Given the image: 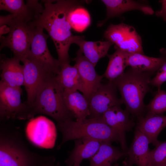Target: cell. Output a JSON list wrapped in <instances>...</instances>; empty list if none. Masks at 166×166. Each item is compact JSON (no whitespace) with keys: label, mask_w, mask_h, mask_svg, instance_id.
I'll list each match as a JSON object with an SVG mask.
<instances>
[{"label":"cell","mask_w":166,"mask_h":166,"mask_svg":"<svg viewBox=\"0 0 166 166\" xmlns=\"http://www.w3.org/2000/svg\"><path fill=\"white\" fill-rule=\"evenodd\" d=\"M87 1L47 0L43 1L42 12L28 24L41 27L45 30L52 40L58 55L59 66L69 64L71 61L69 51L71 45H77L85 39L83 36L75 35L69 21V13L73 8Z\"/></svg>","instance_id":"cell-1"},{"label":"cell","mask_w":166,"mask_h":166,"mask_svg":"<svg viewBox=\"0 0 166 166\" xmlns=\"http://www.w3.org/2000/svg\"><path fill=\"white\" fill-rule=\"evenodd\" d=\"M154 74L131 68L113 81L120 92L125 110L137 119L144 116L146 112L144 99L151 90L150 82Z\"/></svg>","instance_id":"cell-2"},{"label":"cell","mask_w":166,"mask_h":166,"mask_svg":"<svg viewBox=\"0 0 166 166\" xmlns=\"http://www.w3.org/2000/svg\"><path fill=\"white\" fill-rule=\"evenodd\" d=\"M55 75L50 74L43 82L31 108L33 117L38 114L45 115L59 124L75 118L65 105L64 89L56 81Z\"/></svg>","instance_id":"cell-3"},{"label":"cell","mask_w":166,"mask_h":166,"mask_svg":"<svg viewBox=\"0 0 166 166\" xmlns=\"http://www.w3.org/2000/svg\"><path fill=\"white\" fill-rule=\"evenodd\" d=\"M57 128L62 135L59 148L70 140L87 138L102 141L120 142L116 131L104 120L102 115L93 118H86L81 121H67L57 124Z\"/></svg>","instance_id":"cell-4"},{"label":"cell","mask_w":166,"mask_h":166,"mask_svg":"<svg viewBox=\"0 0 166 166\" xmlns=\"http://www.w3.org/2000/svg\"><path fill=\"white\" fill-rule=\"evenodd\" d=\"M21 88L10 86L0 81V116L1 119L26 120L33 118L31 107L21 100Z\"/></svg>","instance_id":"cell-5"},{"label":"cell","mask_w":166,"mask_h":166,"mask_svg":"<svg viewBox=\"0 0 166 166\" xmlns=\"http://www.w3.org/2000/svg\"><path fill=\"white\" fill-rule=\"evenodd\" d=\"M10 31L6 37H0V50L7 47L14 57L22 60L27 57L30 50L32 29L28 24L11 20L7 23Z\"/></svg>","instance_id":"cell-6"},{"label":"cell","mask_w":166,"mask_h":166,"mask_svg":"<svg viewBox=\"0 0 166 166\" xmlns=\"http://www.w3.org/2000/svg\"><path fill=\"white\" fill-rule=\"evenodd\" d=\"M29 25L31 28L32 36L30 50L27 58L48 72L56 75L60 67L57 59L53 57L48 49L47 39L49 35L44 33L42 28Z\"/></svg>","instance_id":"cell-7"},{"label":"cell","mask_w":166,"mask_h":166,"mask_svg":"<svg viewBox=\"0 0 166 166\" xmlns=\"http://www.w3.org/2000/svg\"><path fill=\"white\" fill-rule=\"evenodd\" d=\"M104 36L106 40L115 44V47L128 53L144 54L141 38L132 26L123 22L111 24Z\"/></svg>","instance_id":"cell-8"},{"label":"cell","mask_w":166,"mask_h":166,"mask_svg":"<svg viewBox=\"0 0 166 166\" xmlns=\"http://www.w3.org/2000/svg\"><path fill=\"white\" fill-rule=\"evenodd\" d=\"M40 162L20 143L1 135L0 166H37Z\"/></svg>","instance_id":"cell-9"},{"label":"cell","mask_w":166,"mask_h":166,"mask_svg":"<svg viewBox=\"0 0 166 166\" xmlns=\"http://www.w3.org/2000/svg\"><path fill=\"white\" fill-rule=\"evenodd\" d=\"M26 132L30 140L38 146L50 148L55 145L57 136L56 126L53 122L44 116L31 119Z\"/></svg>","instance_id":"cell-10"},{"label":"cell","mask_w":166,"mask_h":166,"mask_svg":"<svg viewBox=\"0 0 166 166\" xmlns=\"http://www.w3.org/2000/svg\"><path fill=\"white\" fill-rule=\"evenodd\" d=\"M117 88L113 82L101 83L89 100V118L100 117L109 109L123 103L117 94Z\"/></svg>","instance_id":"cell-11"},{"label":"cell","mask_w":166,"mask_h":166,"mask_svg":"<svg viewBox=\"0 0 166 166\" xmlns=\"http://www.w3.org/2000/svg\"><path fill=\"white\" fill-rule=\"evenodd\" d=\"M44 9L38 0H0V10H6L12 14V18L28 24L41 13Z\"/></svg>","instance_id":"cell-12"},{"label":"cell","mask_w":166,"mask_h":166,"mask_svg":"<svg viewBox=\"0 0 166 166\" xmlns=\"http://www.w3.org/2000/svg\"><path fill=\"white\" fill-rule=\"evenodd\" d=\"M129 113L123 110L121 106L113 107L106 111L102 115L104 121L118 134L120 139L121 148L123 152H127V147L126 133L131 131L135 125Z\"/></svg>","instance_id":"cell-13"},{"label":"cell","mask_w":166,"mask_h":166,"mask_svg":"<svg viewBox=\"0 0 166 166\" xmlns=\"http://www.w3.org/2000/svg\"><path fill=\"white\" fill-rule=\"evenodd\" d=\"M21 61L23 63V86L26 92L27 102L31 107L42 84L49 75L53 73L48 72L27 58L22 59Z\"/></svg>","instance_id":"cell-14"},{"label":"cell","mask_w":166,"mask_h":166,"mask_svg":"<svg viewBox=\"0 0 166 166\" xmlns=\"http://www.w3.org/2000/svg\"><path fill=\"white\" fill-rule=\"evenodd\" d=\"M76 54V57L73 60L75 62V65L84 84L85 93L83 95L89 101L101 85L103 76L97 73L95 67L85 58L79 49Z\"/></svg>","instance_id":"cell-15"},{"label":"cell","mask_w":166,"mask_h":166,"mask_svg":"<svg viewBox=\"0 0 166 166\" xmlns=\"http://www.w3.org/2000/svg\"><path fill=\"white\" fill-rule=\"evenodd\" d=\"M106 9V17L97 24L101 27L109 19L121 15L126 12L139 10L145 15H151L154 13L152 8L149 6L132 0H102Z\"/></svg>","instance_id":"cell-16"},{"label":"cell","mask_w":166,"mask_h":166,"mask_svg":"<svg viewBox=\"0 0 166 166\" xmlns=\"http://www.w3.org/2000/svg\"><path fill=\"white\" fill-rule=\"evenodd\" d=\"M20 61L14 56L9 58L1 54V81L12 87L21 88L23 85V67L20 64Z\"/></svg>","instance_id":"cell-17"},{"label":"cell","mask_w":166,"mask_h":166,"mask_svg":"<svg viewBox=\"0 0 166 166\" xmlns=\"http://www.w3.org/2000/svg\"><path fill=\"white\" fill-rule=\"evenodd\" d=\"M146 136L136 127L133 140L127 152V160L133 165L147 166L150 150Z\"/></svg>","instance_id":"cell-18"},{"label":"cell","mask_w":166,"mask_h":166,"mask_svg":"<svg viewBox=\"0 0 166 166\" xmlns=\"http://www.w3.org/2000/svg\"><path fill=\"white\" fill-rule=\"evenodd\" d=\"M102 141L83 138L75 140V145L65 160L66 166L80 164L82 160L90 159L97 152Z\"/></svg>","instance_id":"cell-19"},{"label":"cell","mask_w":166,"mask_h":166,"mask_svg":"<svg viewBox=\"0 0 166 166\" xmlns=\"http://www.w3.org/2000/svg\"><path fill=\"white\" fill-rule=\"evenodd\" d=\"M136 126L147 137L150 144L155 146L160 142L158 136L166 127V116L147 113L137 119Z\"/></svg>","instance_id":"cell-20"},{"label":"cell","mask_w":166,"mask_h":166,"mask_svg":"<svg viewBox=\"0 0 166 166\" xmlns=\"http://www.w3.org/2000/svg\"><path fill=\"white\" fill-rule=\"evenodd\" d=\"M160 57H154L140 53H129L127 66L139 72L155 73L166 63V49H162Z\"/></svg>","instance_id":"cell-21"},{"label":"cell","mask_w":166,"mask_h":166,"mask_svg":"<svg viewBox=\"0 0 166 166\" xmlns=\"http://www.w3.org/2000/svg\"><path fill=\"white\" fill-rule=\"evenodd\" d=\"M64 97L65 105L77 121H81L89 115V101L77 90H64Z\"/></svg>","instance_id":"cell-22"},{"label":"cell","mask_w":166,"mask_h":166,"mask_svg":"<svg viewBox=\"0 0 166 166\" xmlns=\"http://www.w3.org/2000/svg\"><path fill=\"white\" fill-rule=\"evenodd\" d=\"M55 78L64 90H79L84 94V84L75 65L68 64L61 67Z\"/></svg>","instance_id":"cell-23"},{"label":"cell","mask_w":166,"mask_h":166,"mask_svg":"<svg viewBox=\"0 0 166 166\" xmlns=\"http://www.w3.org/2000/svg\"><path fill=\"white\" fill-rule=\"evenodd\" d=\"M113 44L108 40L92 42L84 39L77 45L85 58L95 67L101 58L107 55L110 48Z\"/></svg>","instance_id":"cell-24"},{"label":"cell","mask_w":166,"mask_h":166,"mask_svg":"<svg viewBox=\"0 0 166 166\" xmlns=\"http://www.w3.org/2000/svg\"><path fill=\"white\" fill-rule=\"evenodd\" d=\"M127 155V152H121L111 142L102 141L97 152L89 159V166H105Z\"/></svg>","instance_id":"cell-25"},{"label":"cell","mask_w":166,"mask_h":166,"mask_svg":"<svg viewBox=\"0 0 166 166\" xmlns=\"http://www.w3.org/2000/svg\"><path fill=\"white\" fill-rule=\"evenodd\" d=\"M115 51L107 55L109 60L106 70L103 75L109 81L113 82L124 73L127 67V60L129 53L115 47Z\"/></svg>","instance_id":"cell-26"},{"label":"cell","mask_w":166,"mask_h":166,"mask_svg":"<svg viewBox=\"0 0 166 166\" xmlns=\"http://www.w3.org/2000/svg\"><path fill=\"white\" fill-rule=\"evenodd\" d=\"M81 6L75 7L70 10L68 18L72 28L77 31H82L89 25L90 18L89 14Z\"/></svg>","instance_id":"cell-27"},{"label":"cell","mask_w":166,"mask_h":166,"mask_svg":"<svg viewBox=\"0 0 166 166\" xmlns=\"http://www.w3.org/2000/svg\"><path fill=\"white\" fill-rule=\"evenodd\" d=\"M146 110L147 113L152 114H163L166 112V91L157 90L154 98L146 106Z\"/></svg>","instance_id":"cell-28"},{"label":"cell","mask_w":166,"mask_h":166,"mask_svg":"<svg viewBox=\"0 0 166 166\" xmlns=\"http://www.w3.org/2000/svg\"><path fill=\"white\" fill-rule=\"evenodd\" d=\"M166 164V141L161 142L149 152L147 166H163Z\"/></svg>","instance_id":"cell-29"},{"label":"cell","mask_w":166,"mask_h":166,"mask_svg":"<svg viewBox=\"0 0 166 166\" xmlns=\"http://www.w3.org/2000/svg\"><path fill=\"white\" fill-rule=\"evenodd\" d=\"M166 81V63L157 71L155 77L150 81V85L156 87L158 90L160 89L161 85Z\"/></svg>","instance_id":"cell-30"},{"label":"cell","mask_w":166,"mask_h":166,"mask_svg":"<svg viewBox=\"0 0 166 166\" xmlns=\"http://www.w3.org/2000/svg\"><path fill=\"white\" fill-rule=\"evenodd\" d=\"M159 2L161 4V8L156 11L155 14L157 16L161 17L166 22V0H160Z\"/></svg>","instance_id":"cell-31"},{"label":"cell","mask_w":166,"mask_h":166,"mask_svg":"<svg viewBox=\"0 0 166 166\" xmlns=\"http://www.w3.org/2000/svg\"><path fill=\"white\" fill-rule=\"evenodd\" d=\"M37 166H60L58 163H55V160L53 158L49 159L48 161L40 162Z\"/></svg>","instance_id":"cell-32"},{"label":"cell","mask_w":166,"mask_h":166,"mask_svg":"<svg viewBox=\"0 0 166 166\" xmlns=\"http://www.w3.org/2000/svg\"><path fill=\"white\" fill-rule=\"evenodd\" d=\"M10 31V28L6 25H4L0 26V37L2 36V35L9 33Z\"/></svg>","instance_id":"cell-33"},{"label":"cell","mask_w":166,"mask_h":166,"mask_svg":"<svg viewBox=\"0 0 166 166\" xmlns=\"http://www.w3.org/2000/svg\"><path fill=\"white\" fill-rule=\"evenodd\" d=\"M123 166H132L133 164L129 162L126 158L123 162Z\"/></svg>","instance_id":"cell-34"},{"label":"cell","mask_w":166,"mask_h":166,"mask_svg":"<svg viewBox=\"0 0 166 166\" xmlns=\"http://www.w3.org/2000/svg\"><path fill=\"white\" fill-rule=\"evenodd\" d=\"M105 166H112L111 164H107ZM113 166H119V165L118 164H116L115 165Z\"/></svg>","instance_id":"cell-35"},{"label":"cell","mask_w":166,"mask_h":166,"mask_svg":"<svg viewBox=\"0 0 166 166\" xmlns=\"http://www.w3.org/2000/svg\"><path fill=\"white\" fill-rule=\"evenodd\" d=\"M80 164H75L73 166H80Z\"/></svg>","instance_id":"cell-36"},{"label":"cell","mask_w":166,"mask_h":166,"mask_svg":"<svg viewBox=\"0 0 166 166\" xmlns=\"http://www.w3.org/2000/svg\"><path fill=\"white\" fill-rule=\"evenodd\" d=\"M163 166H166V164H165V165H163Z\"/></svg>","instance_id":"cell-37"}]
</instances>
